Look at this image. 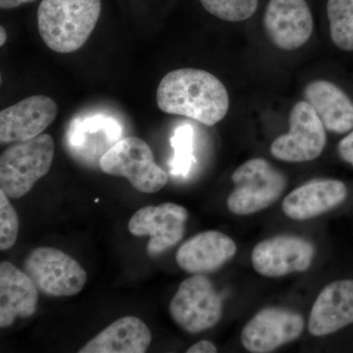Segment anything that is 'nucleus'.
Segmentation results:
<instances>
[{
  "label": "nucleus",
  "instance_id": "nucleus-14",
  "mask_svg": "<svg viewBox=\"0 0 353 353\" xmlns=\"http://www.w3.org/2000/svg\"><path fill=\"white\" fill-rule=\"evenodd\" d=\"M353 324V280H338L327 285L316 299L308 331L313 336L336 333Z\"/></svg>",
  "mask_w": 353,
  "mask_h": 353
},
{
  "label": "nucleus",
  "instance_id": "nucleus-5",
  "mask_svg": "<svg viewBox=\"0 0 353 353\" xmlns=\"http://www.w3.org/2000/svg\"><path fill=\"white\" fill-rule=\"evenodd\" d=\"M99 166L108 175L123 176L139 192L154 194L163 189L169 176L154 161L150 145L141 139H120L104 153Z\"/></svg>",
  "mask_w": 353,
  "mask_h": 353
},
{
  "label": "nucleus",
  "instance_id": "nucleus-20",
  "mask_svg": "<svg viewBox=\"0 0 353 353\" xmlns=\"http://www.w3.org/2000/svg\"><path fill=\"white\" fill-rule=\"evenodd\" d=\"M327 15L334 46L353 52V0H328Z\"/></svg>",
  "mask_w": 353,
  "mask_h": 353
},
{
  "label": "nucleus",
  "instance_id": "nucleus-6",
  "mask_svg": "<svg viewBox=\"0 0 353 353\" xmlns=\"http://www.w3.org/2000/svg\"><path fill=\"white\" fill-rule=\"evenodd\" d=\"M172 319L190 334L213 328L223 315L222 299L211 281L203 275H192L183 281L169 305Z\"/></svg>",
  "mask_w": 353,
  "mask_h": 353
},
{
  "label": "nucleus",
  "instance_id": "nucleus-3",
  "mask_svg": "<svg viewBox=\"0 0 353 353\" xmlns=\"http://www.w3.org/2000/svg\"><path fill=\"white\" fill-rule=\"evenodd\" d=\"M54 141L48 134L17 141L0 157V190L9 199H20L50 172Z\"/></svg>",
  "mask_w": 353,
  "mask_h": 353
},
{
  "label": "nucleus",
  "instance_id": "nucleus-27",
  "mask_svg": "<svg viewBox=\"0 0 353 353\" xmlns=\"http://www.w3.org/2000/svg\"><path fill=\"white\" fill-rule=\"evenodd\" d=\"M7 34L3 27H0V46H3L6 43Z\"/></svg>",
  "mask_w": 353,
  "mask_h": 353
},
{
  "label": "nucleus",
  "instance_id": "nucleus-18",
  "mask_svg": "<svg viewBox=\"0 0 353 353\" xmlns=\"http://www.w3.org/2000/svg\"><path fill=\"white\" fill-rule=\"evenodd\" d=\"M304 99L327 131L343 134L353 129V101L343 88L329 81H314L306 85Z\"/></svg>",
  "mask_w": 353,
  "mask_h": 353
},
{
  "label": "nucleus",
  "instance_id": "nucleus-12",
  "mask_svg": "<svg viewBox=\"0 0 353 353\" xmlns=\"http://www.w3.org/2000/svg\"><path fill=\"white\" fill-rule=\"evenodd\" d=\"M263 24L272 43L283 50H299L312 36V13L305 0H270Z\"/></svg>",
  "mask_w": 353,
  "mask_h": 353
},
{
  "label": "nucleus",
  "instance_id": "nucleus-8",
  "mask_svg": "<svg viewBox=\"0 0 353 353\" xmlns=\"http://www.w3.org/2000/svg\"><path fill=\"white\" fill-rule=\"evenodd\" d=\"M326 128L307 101L294 104L290 114V131L272 143L276 159L289 163L312 161L322 154L327 143Z\"/></svg>",
  "mask_w": 353,
  "mask_h": 353
},
{
  "label": "nucleus",
  "instance_id": "nucleus-4",
  "mask_svg": "<svg viewBox=\"0 0 353 353\" xmlns=\"http://www.w3.org/2000/svg\"><path fill=\"white\" fill-rule=\"evenodd\" d=\"M236 185L227 199L234 215L246 216L270 208L282 196L287 178L267 160L253 158L241 164L232 175Z\"/></svg>",
  "mask_w": 353,
  "mask_h": 353
},
{
  "label": "nucleus",
  "instance_id": "nucleus-15",
  "mask_svg": "<svg viewBox=\"0 0 353 353\" xmlns=\"http://www.w3.org/2000/svg\"><path fill=\"white\" fill-rule=\"evenodd\" d=\"M236 253L233 239L218 231L202 232L181 245L176 264L192 275H204L219 270Z\"/></svg>",
  "mask_w": 353,
  "mask_h": 353
},
{
  "label": "nucleus",
  "instance_id": "nucleus-21",
  "mask_svg": "<svg viewBox=\"0 0 353 353\" xmlns=\"http://www.w3.org/2000/svg\"><path fill=\"white\" fill-rule=\"evenodd\" d=\"M208 12L228 22L250 19L256 11L259 0H199Z\"/></svg>",
  "mask_w": 353,
  "mask_h": 353
},
{
  "label": "nucleus",
  "instance_id": "nucleus-23",
  "mask_svg": "<svg viewBox=\"0 0 353 353\" xmlns=\"http://www.w3.org/2000/svg\"><path fill=\"white\" fill-rule=\"evenodd\" d=\"M9 197L0 190V250L13 248L19 234V217Z\"/></svg>",
  "mask_w": 353,
  "mask_h": 353
},
{
  "label": "nucleus",
  "instance_id": "nucleus-10",
  "mask_svg": "<svg viewBox=\"0 0 353 353\" xmlns=\"http://www.w3.org/2000/svg\"><path fill=\"white\" fill-rule=\"evenodd\" d=\"M188 218L187 209L171 202L145 206L132 216L129 231L132 236H150L146 250L157 256L183 240Z\"/></svg>",
  "mask_w": 353,
  "mask_h": 353
},
{
  "label": "nucleus",
  "instance_id": "nucleus-26",
  "mask_svg": "<svg viewBox=\"0 0 353 353\" xmlns=\"http://www.w3.org/2000/svg\"><path fill=\"white\" fill-rule=\"evenodd\" d=\"M36 0H0V7L1 9H13L17 8L23 4L32 3Z\"/></svg>",
  "mask_w": 353,
  "mask_h": 353
},
{
  "label": "nucleus",
  "instance_id": "nucleus-2",
  "mask_svg": "<svg viewBox=\"0 0 353 353\" xmlns=\"http://www.w3.org/2000/svg\"><path fill=\"white\" fill-rule=\"evenodd\" d=\"M101 12V0H43L38 9L39 34L50 50L74 52L87 43Z\"/></svg>",
  "mask_w": 353,
  "mask_h": 353
},
{
  "label": "nucleus",
  "instance_id": "nucleus-9",
  "mask_svg": "<svg viewBox=\"0 0 353 353\" xmlns=\"http://www.w3.org/2000/svg\"><path fill=\"white\" fill-rule=\"evenodd\" d=\"M312 243L292 234L260 241L252 253L253 269L266 278H280L307 270L314 259Z\"/></svg>",
  "mask_w": 353,
  "mask_h": 353
},
{
  "label": "nucleus",
  "instance_id": "nucleus-1",
  "mask_svg": "<svg viewBox=\"0 0 353 353\" xmlns=\"http://www.w3.org/2000/svg\"><path fill=\"white\" fill-rule=\"evenodd\" d=\"M157 101L162 112L185 116L205 126L224 119L230 108L229 94L219 79L194 68L166 74L158 85Z\"/></svg>",
  "mask_w": 353,
  "mask_h": 353
},
{
  "label": "nucleus",
  "instance_id": "nucleus-16",
  "mask_svg": "<svg viewBox=\"0 0 353 353\" xmlns=\"http://www.w3.org/2000/svg\"><path fill=\"white\" fill-rule=\"evenodd\" d=\"M347 196L345 183L334 179H317L290 192L282 203L290 219L305 221L338 208Z\"/></svg>",
  "mask_w": 353,
  "mask_h": 353
},
{
  "label": "nucleus",
  "instance_id": "nucleus-19",
  "mask_svg": "<svg viewBox=\"0 0 353 353\" xmlns=\"http://www.w3.org/2000/svg\"><path fill=\"white\" fill-rule=\"evenodd\" d=\"M152 332L134 316L120 318L88 341L79 353H143L152 343Z\"/></svg>",
  "mask_w": 353,
  "mask_h": 353
},
{
  "label": "nucleus",
  "instance_id": "nucleus-25",
  "mask_svg": "<svg viewBox=\"0 0 353 353\" xmlns=\"http://www.w3.org/2000/svg\"><path fill=\"white\" fill-rule=\"evenodd\" d=\"M188 353H215L217 352V347L211 341H201L194 343L187 350Z\"/></svg>",
  "mask_w": 353,
  "mask_h": 353
},
{
  "label": "nucleus",
  "instance_id": "nucleus-7",
  "mask_svg": "<svg viewBox=\"0 0 353 353\" xmlns=\"http://www.w3.org/2000/svg\"><path fill=\"white\" fill-rule=\"evenodd\" d=\"M24 267L39 292L48 296H76L88 281L87 273L78 261L54 248L32 250Z\"/></svg>",
  "mask_w": 353,
  "mask_h": 353
},
{
  "label": "nucleus",
  "instance_id": "nucleus-22",
  "mask_svg": "<svg viewBox=\"0 0 353 353\" xmlns=\"http://www.w3.org/2000/svg\"><path fill=\"white\" fill-rule=\"evenodd\" d=\"M171 141L175 150L171 162L172 174L175 176H187L194 162L192 155L194 130L190 125L179 127Z\"/></svg>",
  "mask_w": 353,
  "mask_h": 353
},
{
  "label": "nucleus",
  "instance_id": "nucleus-24",
  "mask_svg": "<svg viewBox=\"0 0 353 353\" xmlns=\"http://www.w3.org/2000/svg\"><path fill=\"white\" fill-rule=\"evenodd\" d=\"M338 153L343 161L353 167V129L341 139L338 145Z\"/></svg>",
  "mask_w": 353,
  "mask_h": 353
},
{
  "label": "nucleus",
  "instance_id": "nucleus-13",
  "mask_svg": "<svg viewBox=\"0 0 353 353\" xmlns=\"http://www.w3.org/2000/svg\"><path fill=\"white\" fill-rule=\"evenodd\" d=\"M58 114L57 102L46 95H32L0 112V143L27 141L52 124Z\"/></svg>",
  "mask_w": 353,
  "mask_h": 353
},
{
  "label": "nucleus",
  "instance_id": "nucleus-11",
  "mask_svg": "<svg viewBox=\"0 0 353 353\" xmlns=\"http://www.w3.org/2000/svg\"><path fill=\"white\" fill-rule=\"evenodd\" d=\"M304 320L299 313L280 307L262 309L243 327L241 341L252 353H269L297 340Z\"/></svg>",
  "mask_w": 353,
  "mask_h": 353
},
{
  "label": "nucleus",
  "instance_id": "nucleus-17",
  "mask_svg": "<svg viewBox=\"0 0 353 353\" xmlns=\"http://www.w3.org/2000/svg\"><path fill=\"white\" fill-rule=\"evenodd\" d=\"M39 289L26 272L10 262L0 264V327L12 326L17 318H29L37 311Z\"/></svg>",
  "mask_w": 353,
  "mask_h": 353
}]
</instances>
